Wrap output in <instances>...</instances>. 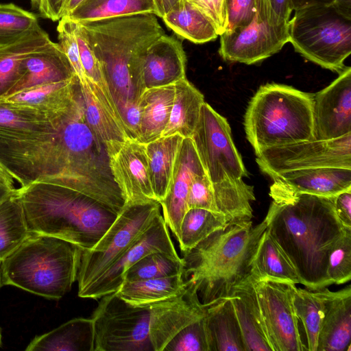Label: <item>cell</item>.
<instances>
[{
  "instance_id": "cell-1",
  "label": "cell",
  "mask_w": 351,
  "mask_h": 351,
  "mask_svg": "<svg viewBox=\"0 0 351 351\" xmlns=\"http://www.w3.org/2000/svg\"><path fill=\"white\" fill-rule=\"evenodd\" d=\"M269 195L266 230L294 267L300 284L313 291L331 285L326 274L329 252L351 228L337 217L335 197L273 189Z\"/></svg>"
},
{
  "instance_id": "cell-2",
  "label": "cell",
  "mask_w": 351,
  "mask_h": 351,
  "mask_svg": "<svg viewBox=\"0 0 351 351\" xmlns=\"http://www.w3.org/2000/svg\"><path fill=\"white\" fill-rule=\"evenodd\" d=\"M80 24L101 64L119 112L138 106L146 89L143 66L147 49L165 34L157 16L143 13Z\"/></svg>"
},
{
  "instance_id": "cell-3",
  "label": "cell",
  "mask_w": 351,
  "mask_h": 351,
  "mask_svg": "<svg viewBox=\"0 0 351 351\" xmlns=\"http://www.w3.org/2000/svg\"><path fill=\"white\" fill-rule=\"evenodd\" d=\"M28 228L92 249L117 219L107 205L76 190L41 180L16 189Z\"/></svg>"
},
{
  "instance_id": "cell-4",
  "label": "cell",
  "mask_w": 351,
  "mask_h": 351,
  "mask_svg": "<svg viewBox=\"0 0 351 351\" xmlns=\"http://www.w3.org/2000/svg\"><path fill=\"white\" fill-rule=\"evenodd\" d=\"M263 220L228 224L182 253V276L195 289L202 304L208 306L228 298L232 289L247 280L261 237Z\"/></svg>"
},
{
  "instance_id": "cell-5",
  "label": "cell",
  "mask_w": 351,
  "mask_h": 351,
  "mask_svg": "<svg viewBox=\"0 0 351 351\" xmlns=\"http://www.w3.org/2000/svg\"><path fill=\"white\" fill-rule=\"evenodd\" d=\"M81 252L80 247L67 241L31 232L1 261L3 285L59 300L77 280Z\"/></svg>"
},
{
  "instance_id": "cell-6",
  "label": "cell",
  "mask_w": 351,
  "mask_h": 351,
  "mask_svg": "<svg viewBox=\"0 0 351 351\" xmlns=\"http://www.w3.org/2000/svg\"><path fill=\"white\" fill-rule=\"evenodd\" d=\"M244 128L256 154L266 148L315 140L313 94L285 84L263 85L248 104Z\"/></svg>"
},
{
  "instance_id": "cell-7",
  "label": "cell",
  "mask_w": 351,
  "mask_h": 351,
  "mask_svg": "<svg viewBox=\"0 0 351 351\" xmlns=\"http://www.w3.org/2000/svg\"><path fill=\"white\" fill-rule=\"evenodd\" d=\"M91 318L94 351H163L162 301L134 305L116 292L101 297Z\"/></svg>"
},
{
  "instance_id": "cell-8",
  "label": "cell",
  "mask_w": 351,
  "mask_h": 351,
  "mask_svg": "<svg viewBox=\"0 0 351 351\" xmlns=\"http://www.w3.org/2000/svg\"><path fill=\"white\" fill-rule=\"evenodd\" d=\"M295 51L322 68L342 72L351 53V20L332 5H314L295 11L289 21Z\"/></svg>"
},
{
  "instance_id": "cell-9",
  "label": "cell",
  "mask_w": 351,
  "mask_h": 351,
  "mask_svg": "<svg viewBox=\"0 0 351 351\" xmlns=\"http://www.w3.org/2000/svg\"><path fill=\"white\" fill-rule=\"evenodd\" d=\"M156 200L126 204L113 223L90 250H82L77 281V295L113 265L160 213Z\"/></svg>"
},
{
  "instance_id": "cell-10",
  "label": "cell",
  "mask_w": 351,
  "mask_h": 351,
  "mask_svg": "<svg viewBox=\"0 0 351 351\" xmlns=\"http://www.w3.org/2000/svg\"><path fill=\"white\" fill-rule=\"evenodd\" d=\"M289 22L281 21L268 0H257L256 12L246 26L220 35L223 60L247 64L259 62L289 43Z\"/></svg>"
},
{
  "instance_id": "cell-11",
  "label": "cell",
  "mask_w": 351,
  "mask_h": 351,
  "mask_svg": "<svg viewBox=\"0 0 351 351\" xmlns=\"http://www.w3.org/2000/svg\"><path fill=\"white\" fill-rule=\"evenodd\" d=\"M191 138L212 183L247 176L226 119L205 101Z\"/></svg>"
},
{
  "instance_id": "cell-12",
  "label": "cell",
  "mask_w": 351,
  "mask_h": 351,
  "mask_svg": "<svg viewBox=\"0 0 351 351\" xmlns=\"http://www.w3.org/2000/svg\"><path fill=\"white\" fill-rule=\"evenodd\" d=\"M261 171L278 173L316 167L351 169V134L330 140H312L272 147L256 154Z\"/></svg>"
},
{
  "instance_id": "cell-13",
  "label": "cell",
  "mask_w": 351,
  "mask_h": 351,
  "mask_svg": "<svg viewBox=\"0 0 351 351\" xmlns=\"http://www.w3.org/2000/svg\"><path fill=\"white\" fill-rule=\"evenodd\" d=\"M252 282L272 351L307 350L293 304L295 284L271 278Z\"/></svg>"
},
{
  "instance_id": "cell-14",
  "label": "cell",
  "mask_w": 351,
  "mask_h": 351,
  "mask_svg": "<svg viewBox=\"0 0 351 351\" xmlns=\"http://www.w3.org/2000/svg\"><path fill=\"white\" fill-rule=\"evenodd\" d=\"M153 252L180 257L160 213L121 258L78 296L97 300L117 291L123 282L125 272L141 258Z\"/></svg>"
},
{
  "instance_id": "cell-15",
  "label": "cell",
  "mask_w": 351,
  "mask_h": 351,
  "mask_svg": "<svg viewBox=\"0 0 351 351\" xmlns=\"http://www.w3.org/2000/svg\"><path fill=\"white\" fill-rule=\"evenodd\" d=\"M106 149L111 173L125 204L156 200L149 177L145 144L128 138Z\"/></svg>"
},
{
  "instance_id": "cell-16",
  "label": "cell",
  "mask_w": 351,
  "mask_h": 351,
  "mask_svg": "<svg viewBox=\"0 0 351 351\" xmlns=\"http://www.w3.org/2000/svg\"><path fill=\"white\" fill-rule=\"evenodd\" d=\"M313 94L315 139L330 140L351 134V68Z\"/></svg>"
},
{
  "instance_id": "cell-17",
  "label": "cell",
  "mask_w": 351,
  "mask_h": 351,
  "mask_svg": "<svg viewBox=\"0 0 351 351\" xmlns=\"http://www.w3.org/2000/svg\"><path fill=\"white\" fill-rule=\"evenodd\" d=\"M206 172L191 138H184L178 152L168 191L159 203L162 217L178 241L180 225L189 210L187 197L193 180Z\"/></svg>"
},
{
  "instance_id": "cell-18",
  "label": "cell",
  "mask_w": 351,
  "mask_h": 351,
  "mask_svg": "<svg viewBox=\"0 0 351 351\" xmlns=\"http://www.w3.org/2000/svg\"><path fill=\"white\" fill-rule=\"evenodd\" d=\"M270 189L288 193L335 197L351 190V169L316 167L289 171L271 178Z\"/></svg>"
},
{
  "instance_id": "cell-19",
  "label": "cell",
  "mask_w": 351,
  "mask_h": 351,
  "mask_svg": "<svg viewBox=\"0 0 351 351\" xmlns=\"http://www.w3.org/2000/svg\"><path fill=\"white\" fill-rule=\"evenodd\" d=\"M324 315L317 351H350L351 287L337 291L322 289Z\"/></svg>"
},
{
  "instance_id": "cell-20",
  "label": "cell",
  "mask_w": 351,
  "mask_h": 351,
  "mask_svg": "<svg viewBox=\"0 0 351 351\" xmlns=\"http://www.w3.org/2000/svg\"><path fill=\"white\" fill-rule=\"evenodd\" d=\"M186 56L182 41L165 34L148 48L143 66L145 88L173 84L186 78Z\"/></svg>"
},
{
  "instance_id": "cell-21",
  "label": "cell",
  "mask_w": 351,
  "mask_h": 351,
  "mask_svg": "<svg viewBox=\"0 0 351 351\" xmlns=\"http://www.w3.org/2000/svg\"><path fill=\"white\" fill-rule=\"evenodd\" d=\"M23 69L22 77L9 95L41 85L70 80L76 75L59 44L53 42L27 56Z\"/></svg>"
},
{
  "instance_id": "cell-22",
  "label": "cell",
  "mask_w": 351,
  "mask_h": 351,
  "mask_svg": "<svg viewBox=\"0 0 351 351\" xmlns=\"http://www.w3.org/2000/svg\"><path fill=\"white\" fill-rule=\"evenodd\" d=\"M228 298L233 305L245 351H272L252 280L249 278L235 287Z\"/></svg>"
},
{
  "instance_id": "cell-23",
  "label": "cell",
  "mask_w": 351,
  "mask_h": 351,
  "mask_svg": "<svg viewBox=\"0 0 351 351\" xmlns=\"http://www.w3.org/2000/svg\"><path fill=\"white\" fill-rule=\"evenodd\" d=\"M61 110L47 113L0 99V135L35 138L56 132Z\"/></svg>"
},
{
  "instance_id": "cell-24",
  "label": "cell",
  "mask_w": 351,
  "mask_h": 351,
  "mask_svg": "<svg viewBox=\"0 0 351 351\" xmlns=\"http://www.w3.org/2000/svg\"><path fill=\"white\" fill-rule=\"evenodd\" d=\"M26 351H94L92 318L72 319L52 330L35 337Z\"/></svg>"
},
{
  "instance_id": "cell-25",
  "label": "cell",
  "mask_w": 351,
  "mask_h": 351,
  "mask_svg": "<svg viewBox=\"0 0 351 351\" xmlns=\"http://www.w3.org/2000/svg\"><path fill=\"white\" fill-rule=\"evenodd\" d=\"M204 319L209 351H245L229 298L207 306Z\"/></svg>"
},
{
  "instance_id": "cell-26",
  "label": "cell",
  "mask_w": 351,
  "mask_h": 351,
  "mask_svg": "<svg viewBox=\"0 0 351 351\" xmlns=\"http://www.w3.org/2000/svg\"><path fill=\"white\" fill-rule=\"evenodd\" d=\"M174 84L146 88L138 108L141 115L138 141L147 144L162 136L167 125L174 99Z\"/></svg>"
},
{
  "instance_id": "cell-27",
  "label": "cell",
  "mask_w": 351,
  "mask_h": 351,
  "mask_svg": "<svg viewBox=\"0 0 351 351\" xmlns=\"http://www.w3.org/2000/svg\"><path fill=\"white\" fill-rule=\"evenodd\" d=\"M51 42L48 34L40 27L18 41L0 47V99L9 95L20 81L24 59Z\"/></svg>"
},
{
  "instance_id": "cell-28",
  "label": "cell",
  "mask_w": 351,
  "mask_h": 351,
  "mask_svg": "<svg viewBox=\"0 0 351 351\" xmlns=\"http://www.w3.org/2000/svg\"><path fill=\"white\" fill-rule=\"evenodd\" d=\"M173 104L162 136L191 138L198 122L204 95L186 78L174 84Z\"/></svg>"
},
{
  "instance_id": "cell-29",
  "label": "cell",
  "mask_w": 351,
  "mask_h": 351,
  "mask_svg": "<svg viewBox=\"0 0 351 351\" xmlns=\"http://www.w3.org/2000/svg\"><path fill=\"white\" fill-rule=\"evenodd\" d=\"M183 138L178 134L165 136L145 144L152 187L158 202L168 191Z\"/></svg>"
},
{
  "instance_id": "cell-30",
  "label": "cell",
  "mask_w": 351,
  "mask_h": 351,
  "mask_svg": "<svg viewBox=\"0 0 351 351\" xmlns=\"http://www.w3.org/2000/svg\"><path fill=\"white\" fill-rule=\"evenodd\" d=\"M217 212L224 216L228 224L252 221L251 202L255 200L254 187L242 178L225 179L213 183Z\"/></svg>"
},
{
  "instance_id": "cell-31",
  "label": "cell",
  "mask_w": 351,
  "mask_h": 351,
  "mask_svg": "<svg viewBox=\"0 0 351 351\" xmlns=\"http://www.w3.org/2000/svg\"><path fill=\"white\" fill-rule=\"evenodd\" d=\"M250 278L254 282L271 278L300 284L294 267L267 230L254 254Z\"/></svg>"
},
{
  "instance_id": "cell-32",
  "label": "cell",
  "mask_w": 351,
  "mask_h": 351,
  "mask_svg": "<svg viewBox=\"0 0 351 351\" xmlns=\"http://www.w3.org/2000/svg\"><path fill=\"white\" fill-rule=\"evenodd\" d=\"M162 19L178 36L196 44L214 40L219 36L212 23L186 0H181Z\"/></svg>"
},
{
  "instance_id": "cell-33",
  "label": "cell",
  "mask_w": 351,
  "mask_h": 351,
  "mask_svg": "<svg viewBox=\"0 0 351 351\" xmlns=\"http://www.w3.org/2000/svg\"><path fill=\"white\" fill-rule=\"evenodd\" d=\"M186 288V282L182 274H178L141 280H125L115 292L129 304L139 305L171 298L182 293Z\"/></svg>"
},
{
  "instance_id": "cell-34",
  "label": "cell",
  "mask_w": 351,
  "mask_h": 351,
  "mask_svg": "<svg viewBox=\"0 0 351 351\" xmlns=\"http://www.w3.org/2000/svg\"><path fill=\"white\" fill-rule=\"evenodd\" d=\"M143 13L156 15L154 0H84L66 17L84 23Z\"/></svg>"
},
{
  "instance_id": "cell-35",
  "label": "cell",
  "mask_w": 351,
  "mask_h": 351,
  "mask_svg": "<svg viewBox=\"0 0 351 351\" xmlns=\"http://www.w3.org/2000/svg\"><path fill=\"white\" fill-rule=\"evenodd\" d=\"M78 81L75 75L70 80L38 86L0 99L49 113L60 109L67 102Z\"/></svg>"
},
{
  "instance_id": "cell-36",
  "label": "cell",
  "mask_w": 351,
  "mask_h": 351,
  "mask_svg": "<svg viewBox=\"0 0 351 351\" xmlns=\"http://www.w3.org/2000/svg\"><path fill=\"white\" fill-rule=\"evenodd\" d=\"M30 233L16 189L0 202V261L12 253Z\"/></svg>"
},
{
  "instance_id": "cell-37",
  "label": "cell",
  "mask_w": 351,
  "mask_h": 351,
  "mask_svg": "<svg viewBox=\"0 0 351 351\" xmlns=\"http://www.w3.org/2000/svg\"><path fill=\"white\" fill-rule=\"evenodd\" d=\"M293 304L295 313L302 322L306 340V349L317 351L318 337L324 315L322 289L311 290L294 287Z\"/></svg>"
},
{
  "instance_id": "cell-38",
  "label": "cell",
  "mask_w": 351,
  "mask_h": 351,
  "mask_svg": "<svg viewBox=\"0 0 351 351\" xmlns=\"http://www.w3.org/2000/svg\"><path fill=\"white\" fill-rule=\"evenodd\" d=\"M228 225L223 215L203 208H189L184 215L178 241L182 253L186 252L215 231Z\"/></svg>"
},
{
  "instance_id": "cell-39",
  "label": "cell",
  "mask_w": 351,
  "mask_h": 351,
  "mask_svg": "<svg viewBox=\"0 0 351 351\" xmlns=\"http://www.w3.org/2000/svg\"><path fill=\"white\" fill-rule=\"evenodd\" d=\"M40 27L34 13L12 3H0V47L15 43Z\"/></svg>"
},
{
  "instance_id": "cell-40",
  "label": "cell",
  "mask_w": 351,
  "mask_h": 351,
  "mask_svg": "<svg viewBox=\"0 0 351 351\" xmlns=\"http://www.w3.org/2000/svg\"><path fill=\"white\" fill-rule=\"evenodd\" d=\"M182 273L183 263L181 258L163 252H153L143 256L131 266L125 272L123 281L162 278Z\"/></svg>"
},
{
  "instance_id": "cell-41",
  "label": "cell",
  "mask_w": 351,
  "mask_h": 351,
  "mask_svg": "<svg viewBox=\"0 0 351 351\" xmlns=\"http://www.w3.org/2000/svg\"><path fill=\"white\" fill-rule=\"evenodd\" d=\"M326 274L332 285H341L350 280L351 228L330 249L328 256Z\"/></svg>"
},
{
  "instance_id": "cell-42",
  "label": "cell",
  "mask_w": 351,
  "mask_h": 351,
  "mask_svg": "<svg viewBox=\"0 0 351 351\" xmlns=\"http://www.w3.org/2000/svg\"><path fill=\"white\" fill-rule=\"evenodd\" d=\"M73 23L80 62L85 76L99 86L107 97L113 99L105 80L101 64L89 43L84 29L80 23L74 21Z\"/></svg>"
},
{
  "instance_id": "cell-43",
  "label": "cell",
  "mask_w": 351,
  "mask_h": 351,
  "mask_svg": "<svg viewBox=\"0 0 351 351\" xmlns=\"http://www.w3.org/2000/svg\"><path fill=\"white\" fill-rule=\"evenodd\" d=\"M204 317L180 330L163 351H209Z\"/></svg>"
},
{
  "instance_id": "cell-44",
  "label": "cell",
  "mask_w": 351,
  "mask_h": 351,
  "mask_svg": "<svg viewBox=\"0 0 351 351\" xmlns=\"http://www.w3.org/2000/svg\"><path fill=\"white\" fill-rule=\"evenodd\" d=\"M57 32L59 45L69 59L79 80H83L86 76L80 62L73 21L66 16L61 18L57 26Z\"/></svg>"
},
{
  "instance_id": "cell-45",
  "label": "cell",
  "mask_w": 351,
  "mask_h": 351,
  "mask_svg": "<svg viewBox=\"0 0 351 351\" xmlns=\"http://www.w3.org/2000/svg\"><path fill=\"white\" fill-rule=\"evenodd\" d=\"M256 3L257 0H225L227 25L223 33L247 25L255 14Z\"/></svg>"
},
{
  "instance_id": "cell-46",
  "label": "cell",
  "mask_w": 351,
  "mask_h": 351,
  "mask_svg": "<svg viewBox=\"0 0 351 351\" xmlns=\"http://www.w3.org/2000/svg\"><path fill=\"white\" fill-rule=\"evenodd\" d=\"M189 208H203L217 213L213 183L206 173L197 176L192 182L187 197Z\"/></svg>"
},
{
  "instance_id": "cell-47",
  "label": "cell",
  "mask_w": 351,
  "mask_h": 351,
  "mask_svg": "<svg viewBox=\"0 0 351 351\" xmlns=\"http://www.w3.org/2000/svg\"><path fill=\"white\" fill-rule=\"evenodd\" d=\"M202 12L214 25L218 35L222 34L227 25L225 0H186Z\"/></svg>"
},
{
  "instance_id": "cell-48",
  "label": "cell",
  "mask_w": 351,
  "mask_h": 351,
  "mask_svg": "<svg viewBox=\"0 0 351 351\" xmlns=\"http://www.w3.org/2000/svg\"><path fill=\"white\" fill-rule=\"evenodd\" d=\"M336 214L341 223L351 228V190L343 191L334 198Z\"/></svg>"
},
{
  "instance_id": "cell-49",
  "label": "cell",
  "mask_w": 351,
  "mask_h": 351,
  "mask_svg": "<svg viewBox=\"0 0 351 351\" xmlns=\"http://www.w3.org/2000/svg\"><path fill=\"white\" fill-rule=\"evenodd\" d=\"M275 14L282 21L289 22L293 11L290 0H268Z\"/></svg>"
},
{
  "instance_id": "cell-50",
  "label": "cell",
  "mask_w": 351,
  "mask_h": 351,
  "mask_svg": "<svg viewBox=\"0 0 351 351\" xmlns=\"http://www.w3.org/2000/svg\"><path fill=\"white\" fill-rule=\"evenodd\" d=\"M13 178L0 167V202L16 191Z\"/></svg>"
},
{
  "instance_id": "cell-51",
  "label": "cell",
  "mask_w": 351,
  "mask_h": 351,
  "mask_svg": "<svg viewBox=\"0 0 351 351\" xmlns=\"http://www.w3.org/2000/svg\"><path fill=\"white\" fill-rule=\"evenodd\" d=\"M67 0H46L49 19L56 21L62 17L63 10Z\"/></svg>"
},
{
  "instance_id": "cell-52",
  "label": "cell",
  "mask_w": 351,
  "mask_h": 351,
  "mask_svg": "<svg viewBox=\"0 0 351 351\" xmlns=\"http://www.w3.org/2000/svg\"><path fill=\"white\" fill-rule=\"evenodd\" d=\"M335 0H290L293 11L314 5H332Z\"/></svg>"
},
{
  "instance_id": "cell-53",
  "label": "cell",
  "mask_w": 351,
  "mask_h": 351,
  "mask_svg": "<svg viewBox=\"0 0 351 351\" xmlns=\"http://www.w3.org/2000/svg\"><path fill=\"white\" fill-rule=\"evenodd\" d=\"M332 6L341 15L351 20V0H335Z\"/></svg>"
},
{
  "instance_id": "cell-54",
  "label": "cell",
  "mask_w": 351,
  "mask_h": 351,
  "mask_svg": "<svg viewBox=\"0 0 351 351\" xmlns=\"http://www.w3.org/2000/svg\"><path fill=\"white\" fill-rule=\"evenodd\" d=\"M32 8L38 11L40 15L49 19L48 8L46 0H30Z\"/></svg>"
},
{
  "instance_id": "cell-55",
  "label": "cell",
  "mask_w": 351,
  "mask_h": 351,
  "mask_svg": "<svg viewBox=\"0 0 351 351\" xmlns=\"http://www.w3.org/2000/svg\"><path fill=\"white\" fill-rule=\"evenodd\" d=\"M84 0H67L63 10L62 17L70 14Z\"/></svg>"
},
{
  "instance_id": "cell-56",
  "label": "cell",
  "mask_w": 351,
  "mask_h": 351,
  "mask_svg": "<svg viewBox=\"0 0 351 351\" xmlns=\"http://www.w3.org/2000/svg\"><path fill=\"white\" fill-rule=\"evenodd\" d=\"M181 0H162L165 14L176 7Z\"/></svg>"
},
{
  "instance_id": "cell-57",
  "label": "cell",
  "mask_w": 351,
  "mask_h": 351,
  "mask_svg": "<svg viewBox=\"0 0 351 351\" xmlns=\"http://www.w3.org/2000/svg\"><path fill=\"white\" fill-rule=\"evenodd\" d=\"M156 8V16L162 18L165 15L162 0H154Z\"/></svg>"
},
{
  "instance_id": "cell-58",
  "label": "cell",
  "mask_w": 351,
  "mask_h": 351,
  "mask_svg": "<svg viewBox=\"0 0 351 351\" xmlns=\"http://www.w3.org/2000/svg\"><path fill=\"white\" fill-rule=\"evenodd\" d=\"M3 285H3V282L2 274H1V261H0V288Z\"/></svg>"
},
{
  "instance_id": "cell-59",
  "label": "cell",
  "mask_w": 351,
  "mask_h": 351,
  "mask_svg": "<svg viewBox=\"0 0 351 351\" xmlns=\"http://www.w3.org/2000/svg\"><path fill=\"white\" fill-rule=\"evenodd\" d=\"M1 329H0V346H1Z\"/></svg>"
}]
</instances>
